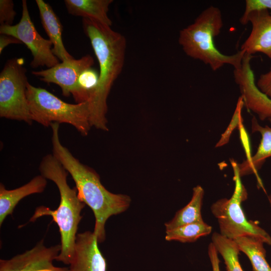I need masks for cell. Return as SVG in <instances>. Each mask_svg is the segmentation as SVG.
Returning <instances> with one entry per match:
<instances>
[{
  "label": "cell",
  "instance_id": "9a60e30c",
  "mask_svg": "<svg viewBox=\"0 0 271 271\" xmlns=\"http://www.w3.org/2000/svg\"><path fill=\"white\" fill-rule=\"evenodd\" d=\"M47 184V179L37 175L25 185L17 188L8 190L0 184V226L9 215H12L18 203L24 198L33 194L42 193Z\"/></svg>",
  "mask_w": 271,
  "mask_h": 271
},
{
  "label": "cell",
  "instance_id": "44dd1931",
  "mask_svg": "<svg viewBox=\"0 0 271 271\" xmlns=\"http://www.w3.org/2000/svg\"><path fill=\"white\" fill-rule=\"evenodd\" d=\"M211 239L224 260L227 271H243L239 260L240 250L234 240L216 232L212 234Z\"/></svg>",
  "mask_w": 271,
  "mask_h": 271
},
{
  "label": "cell",
  "instance_id": "f1b7e54d",
  "mask_svg": "<svg viewBox=\"0 0 271 271\" xmlns=\"http://www.w3.org/2000/svg\"><path fill=\"white\" fill-rule=\"evenodd\" d=\"M267 199H268V201L269 202V204L270 205V207L271 208V194H270L268 196H267ZM270 230H271V224H270Z\"/></svg>",
  "mask_w": 271,
  "mask_h": 271
},
{
  "label": "cell",
  "instance_id": "ffe728a7",
  "mask_svg": "<svg viewBox=\"0 0 271 271\" xmlns=\"http://www.w3.org/2000/svg\"><path fill=\"white\" fill-rule=\"evenodd\" d=\"M98 81L99 73L92 67L79 75L71 93L76 103L87 102L89 105L96 94Z\"/></svg>",
  "mask_w": 271,
  "mask_h": 271
},
{
  "label": "cell",
  "instance_id": "8992f818",
  "mask_svg": "<svg viewBox=\"0 0 271 271\" xmlns=\"http://www.w3.org/2000/svg\"><path fill=\"white\" fill-rule=\"evenodd\" d=\"M26 96L32 121L45 127L54 122L68 123L81 135L88 134L91 126L87 102L67 103L48 90L29 83L27 86Z\"/></svg>",
  "mask_w": 271,
  "mask_h": 271
},
{
  "label": "cell",
  "instance_id": "277c9868",
  "mask_svg": "<svg viewBox=\"0 0 271 271\" xmlns=\"http://www.w3.org/2000/svg\"><path fill=\"white\" fill-rule=\"evenodd\" d=\"M223 26L221 11L210 6L192 24L180 31L179 44L187 56L208 65L213 71L227 64L238 69L245 53L239 50L233 55H225L214 44V38L220 33Z\"/></svg>",
  "mask_w": 271,
  "mask_h": 271
},
{
  "label": "cell",
  "instance_id": "52a82bcc",
  "mask_svg": "<svg viewBox=\"0 0 271 271\" xmlns=\"http://www.w3.org/2000/svg\"><path fill=\"white\" fill-rule=\"evenodd\" d=\"M23 58L8 60L0 73V116L31 124L26 89L28 81Z\"/></svg>",
  "mask_w": 271,
  "mask_h": 271
},
{
  "label": "cell",
  "instance_id": "ba28073f",
  "mask_svg": "<svg viewBox=\"0 0 271 271\" xmlns=\"http://www.w3.org/2000/svg\"><path fill=\"white\" fill-rule=\"evenodd\" d=\"M0 34L12 36L24 43L31 51L33 68L46 66L52 68L60 63L52 52V42L43 38L37 32L30 16L27 3L22 1V13L20 22L12 26H1Z\"/></svg>",
  "mask_w": 271,
  "mask_h": 271
},
{
  "label": "cell",
  "instance_id": "603a6c76",
  "mask_svg": "<svg viewBox=\"0 0 271 271\" xmlns=\"http://www.w3.org/2000/svg\"><path fill=\"white\" fill-rule=\"evenodd\" d=\"M243 106V99L240 96L238 99L230 123L225 131L222 134L221 138L216 145V147H221L227 144L229 141L232 131H233L237 125L240 126L242 124V118L241 111Z\"/></svg>",
  "mask_w": 271,
  "mask_h": 271
},
{
  "label": "cell",
  "instance_id": "f546056e",
  "mask_svg": "<svg viewBox=\"0 0 271 271\" xmlns=\"http://www.w3.org/2000/svg\"><path fill=\"white\" fill-rule=\"evenodd\" d=\"M269 120L270 122L271 123V119H269Z\"/></svg>",
  "mask_w": 271,
  "mask_h": 271
},
{
  "label": "cell",
  "instance_id": "7c38bea8",
  "mask_svg": "<svg viewBox=\"0 0 271 271\" xmlns=\"http://www.w3.org/2000/svg\"><path fill=\"white\" fill-rule=\"evenodd\" d=\"M93 232L77 233L69 271H106V259L98 246Z\"/></svg>",
  "mask_w": 271,
  "mask_h": 271
},
{
  "label": "cell",
  "instance_id": "484cf974",
  "mask_svg": "<svg viewBox=\"0 0 271 271\" xmlns=\"http://www.w3.org/2000/svg\"><path fill=\"white\" fill-rule=\"evenodd\" d=\"M256 85L261 92L271 99V68L268 72L260 75Z\"/></svg>",
  "mask_w": 271,
  "mask_h": 271
},
{
  "label": "cell",
  "instance_id": "3957f363",
  "mask_svg": "<svg viewBox=\"0 0 271 271\" xmlns=\"http://www.w3.org/2000/svg\"><path fill=\"white\" fill-rule=\"evenodd\" d=\"M39 169L41 175L56 185L60 201L57 209L54 210L44 206L37 207L30 221L34 222L44 216L52 217L61 235V249L56 260L69 265L74 252L78 225L82 218L80 213L85 204L78 197L76 187L71 188L69 186L68 172L53 154L43 158Z\"/></svg>",
  "mask_w": 271,
  "mask_h": 271
},
{
  "label": "cell",
  "instance_id": "9c48e42d",
  "mask_svg": "<svg viewBox=\"0 0 271 271\" xmlns=\"http://www.w3.org/2000/svg\"><path fill=\"white\" fill-rule=\"evenodd\" d=\"M61 249V244L45 246L42 239L31 249L9 259H0V271H69L68 267L53 264Z\"/></svg>",
  "mask_w": 271,
  "mask_h": 271
},
{
  "label": "cell",
  "instance_id": "7a4b0ae2",
  "mask_svg": "<svg viewBox=\"0 0 271 271\" xmlns=\"http://www.w3.org/2000/svg\"><path fill=\"white\" fill-rule=\"evenodd\" d=\"M82 26L97 59L99 81L95 96L89 104L91 126L108 130L107 99L124 63L126 42L120 33L96 21L83 19Z\"/></svg>",
  "mask_w": 271,
  "mask_h": 271
},
{
  "label": "cell",
  "instance_id": "e0dca14e",
  "mask_svg": "<svg viewBox=\"0 0 271 271\" xmlns=\"http://www.w3.org/2000/svg\"><path fill=\"white\" fill-rule=\"evenodd\" d=\"M112 0H65L68 13L111 27L112 22L108 16Z\"/></svg>",
  "mask_w": 271,
  "mask_h": 271
},
{
  "label": "cell",
  "instance_id": "5b68a950",
  "mask_svg": "<svg viewBox=\"0 0 271 271\" xmlns=\"http://www.w3.org/2000/svg\"><path fill=\"white\" fill-rule=\"evenodd\" d=\"M233 172L234 189L231 197L221 198L212 204L210 210L217 219L219 233L232 240L243 236H250L271 245V236L256 221L248 220L243 211L241 203L247 198V192L242 183L238 163L231 159Z\"/></svg>",
  "mask_w": 271,
  "mask_h": 271
},
{
  "label": "cell",
  "instance_id": "ac0fdd59",
  "mask_svg": "<svg viewBox=\"0 0 271 271\" xmlns=\"http://www.w3.org/2000/svg\"><path fill=\"white\" fill-rule=\"evenodd\" d=\"M204 190L200 185L193 189L190 201L183 208L176 212L174 217L165 224L166 230H171L182 225L204 221L201 208Z\"/></svg>",
  "mask_w": 271,
  "mask_h": 271
},
{
  "label": "cell",
  "instance_id": "4dcf8cb0",
  "mask_svg": "<svg viewBox=\"0 0 271 271\" xmlns=\"http://www.w3.org/2000/svg\"><path fill=\"white\" fill-rule=\"evenodd\" d=\"M270 266H271V263H270Z\"/></svg>",
  "mask_w": 271,
  "mask_h": 271
},
{
  "label": "cell",
  "instance_id": "7402d4cb",
  "mask_svg": "<svg viewBox=\"0 0 271 271\" xmlns=\"http://www.w3.org/2000/svg\"><path fill=\"white\" fill-rule=\"evenodd\" d=\"M212 227L204 221L190 223L166 231L165 239L181 242H192L211 233Z\"/></svg>",
  "mask_w": 271,
  "mask_h": 271
},
{
  "label": "cell",
  "instance_id": "6da1fadb",
  "mask_svg": "<svg viewBox=\"0 0 271 271\" xmlns=\"http://www.w3.org/2000/svg\"><path fill=\"white\" fill-rule=\"evenodd\" d=\"M59 125L57 122L50 125L53 155L71 176L79 199L93 211L95 220L93 233L98 243H101L105 239V224L107 219L126 211L130 206L131 199L126 195L108 191L101 184L97 173L81 163L61 144Z\"/></svg>",
  "mask_w": 271,
  "mask_h": 271
},
{
  "label": "cell",
  "instance_id": "2e32d148",
  "mask_svg": "<svg viewBox=\"0 0 271 271\" xmlns=\"http://www.w3.org/2000/svg\"><path fill=\"white\" fill-rule=\"evenodd\" d=\"M42 26L53 46L52 52L62 62L73 59L62 41V25L52 7L43 0H36Z\"/></svg>",
  "mask_w": 271,
  "mask_h": 271
},
{
  "label": "cell",
  "instance_id": "4fadbf2b",
  "mask_svg": "<svg viewBox=\"0 0 271 271\" xmlns=\"http://www.w3.org/2000/svg\"><path fill=\"white\" fill-rule=\"evenodd\" d=\"M248 22L251 25V30L240 50L250 55L262 53L271 59V15L269 11H253L240 23L245 25Z\"/></svg>",
  "mask_w": 271,
  "mask_h": 271
},
{
  "label": "cell",
  "instance_id": "8fae6325",
  "mask_svg": "<svg viewBox=\"0 0 271 271\" xmlns=\"http://www.w3.org/2000/svg\"><path fill=\"white\" fill-rule=\"evenodd\" d=\"M94 60L89 55L79 59L63 61L45 70L34 71L32 73L46 83H55L61 89L64 96L71 94L79 75L86 69L91 68Z\"/></svg>",
  "mask_w": 271,
  "mask_h": 271
},
{
  "label": "cell",
  "instance_id": "30bf717a",
  "mask_svg": "<svg viewBox=\"0 0 271 271\" xmlns=\"http://www.w3.org/2000/svg\"><path fill=\"white\" fill-rule=\"evenodd\" d=\"M252 55L245 54L241 67L234 70V77L238 85L244 106L257 114L261 120L271 119V99L256 86L251 68Z\"/></svg>",
  "mask_w": 271,
  "mask_h": 271
},
{
  "label": "cell",
  "instance_id": "5bb4252c",
  "mask_svg": "<svg viewBox=\"0 0 271 271\" xmlns=\"http://www.w3.org/2000/svg\"><path fill=\"white\" fill-rule=\"evenodd\" d=\"M251 127L252 132H257L260 134L261 140L255 153L253 156L247 155L241 163H238L239 173L241 177L254 174L256 176L260 187L264 190L258 175V171L266 159L271 157V127L261 125L255 116L251 119Z\"/></svg>",
  "mask_w": 271,
  "mask_h": 271
},
{
  "label": "cell",
  "instance_id": "d6986e66",
  "mask_svg": "<svg viewBox=\"0 0 271 271\" xmlns=\"http://www.w3.org/2000/svg\"><path fill=\"white\" fill-rule=\"evenodd\" d=\"M234 240L240 251L243 252L249 259L252 271H271V266L266 259L263 242L250 236L240 237Z\"/></svg>",
  "mask_w": 271,
  "mask_h": 271
},
{
  "label": "cell",
  "instance_id": "cb8c5ba5",
  "mask_svg": "<svg viewBox=\"0 0 271 271\" xmlns=\"http://www.w3.org/2000/svg\"><path fill=\"white\" fill-rule=\"evenodd\" d=\"M14 2L12 0L0 1L1 26H12L16 15L14 9Z\"/></svg>",
  "mask_w": 271,
  "mask_h": 271
},
{
  "label": "cell",
  "instance_id": "83f0119b",
  "mask_svg": "<svg viewBox=\"0 0 271 271\" xmlns=\"http://www.w3.org/2000/svg\"><path fill=\"white\" fill-rule=\"evenodd\" d=\"M22 42L16 38L8 35L1 34L0 36V54L4 48L11 44H21Z\"/></svg>",
  "mask_w": 271,
  "mask_h": 271
},
{
  "label": "cell",
  "instance_id": "d4e9b609",
  "mask_svg": "<svg viewBox=\"0 0 271 271\" xmlns=\"http://www.w3.org/2000/svg\"><path fill=\"white\" fill-rule=\"evenodd\" d=\"M271 10V0H246L244 12L240 18L242 22L251 12L259 10Z\"/></svg>",
  "mask_w": 271,
  "mask_h": 271
},
{
  "label": "cell",
  "instance_id": "4316f807",
  "mask_svg": "<svg viewBox=\"0 0 271 271\" xmlns=\"http://www.w3.org/2000/svg\"><path fill=\"white\" fill-rule=\"evenodd\" d=\"M208 254L211 264L212 271H220L218 252L212 242L208 245Z\"/></svg>",
  "mask_w": 271,
  "mask_h": 271
}]
</instances>
